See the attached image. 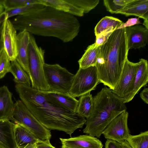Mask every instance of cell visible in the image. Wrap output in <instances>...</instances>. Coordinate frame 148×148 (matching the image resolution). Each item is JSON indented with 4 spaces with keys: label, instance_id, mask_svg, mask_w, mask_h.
<instances>
[{
    "label": "cell",
    "instance_id": "cell-6",
    "mask_svg": "<svg viewBox=\"0 0 148 148\" xmlns=\"http://www.w3.org/2000/svg\"><path fill=\"white\" fill-rule=\"evenodd\" d=\"M9 120L25 127L37 139L50 140L51 137L50 130L39 122L21 100H16L14 103Z\"/></svg>",
    "mask_w": 148,
    "mask_h": 148
},
{
    "label": "cell",
    "instance_id": "cell-37",
    "mask_svg": "<svg viewBox=\"0 0 148 148\" xmlns=\"http://www.w3.org/2000/svg\"><path fill=\"white\" fill-rule=\"evenodd\" d=\"M6 18V14L5 12L4 11L0 14V31L1 30L4 22Z\"/></svg>",
    "mask_w": 148,
    "mask_h": 148
},
{
    "label": "cell",
    "instance_id": "cell-30",
    "mask_svg": "<svg viewBox=\"0 0 148 148\" xmlns=\"http://www.w3.org/2000/svg\"><path fill=\"white\" fill-rule=\"evenodd\" d=\"M34 3H36V0H4L3 5L6 11Z\"/></svg>",
    "mask_w": 148,
    "mask_h": 148
},
{
    "label": "cell",
    "instance_id": "cell-7",
    "mask_svg": "<svg viewBox=\"0 0 148 148\" xmlns=\"http://www.w3.org/2000/svg\"><path fill=\"white\" fill-rule=\"evenodd\" d=\"M45 76L50 91L69 93L75 75L58 64L43 65Z\"/></svg>",
    "mask_w": 148,
    "mask_h": 148
},
{
    "label": "cell",
    "instance_id": "cell-21",
    "mask_svg": "<svg viewBox=\"0 0 148 148\" xmlns=\"http://www.w3.org/2000/svg\"><path fill=\"white\" fill-rule=\"evenodd\" d=\"M13 132L17 148L28 144L35 143L38 139L29 130L18 123H14Z\"/></svg>",
    "mask_w": 148,
    "mask_h": 148
},
{
    "label": "cell",
    "instance_id": "cell-23",
    "mask_svg": "<svg viewBox=\"0 0 148 148\" xmlns=\"http://www.w3.org/2000/svg\"><path fill=\"white\" fill-rule=\"evenodd\" d=\"M9 72L14 76L13 80L16 84L31 86L30 77L16 60L11 62Z\"/></svg>",
    "mask_w": 148,
    "mask_h": 148
},
{
    "label": "cell",
    "instance_id": "cell-11",
    "mask_svg": "<svg viewBox=\"0 0 148 148\" xmlns=\"http://www.w3.org/2000/svg\"><path fill=\"white\" fill-rule=\"evenodd\" d=\"M1 38L3 49L10 61L15 60L17 55L16 30L8 18L5 20L1 30Z\"/></svg>",
    "mask_w": 148,
    "mask_h": 148
},
{
    "label": "cell",
    "instance_id": "cell-9",
    "mask_svg": "<svg viewBox=\"0 0 148 148\" xmlns=\"http://www.w3.org/2000/svg\"><path fill=\"white\" fill-rule=\"evenodd\" d=\"M139 62L134 63L127 58L119 81L113 92L122 100L131 92L134 86Z\"/></svg>",
    "mask_w": 148,
    "mask_h": 148
},
{
    "label": "cell",
    "instance_id": "cell-28",
    "mask_svg": "<svg viewBox=\"0 0 148 148\" xmlns=\"http://www.w3.org/2000/svg\"><path fill=\"white\" fill-rule=\"evenodd\" d=\"M133 0H104L103 4L106 10L112 14L116 13L123 9Z\"/></svg>",
    "mask_w": 148,
    "mask_h": 148
},
{
    "label": "cell",
    "instance_id": "cell-38",
    "mask_svg": "<svg viewBox=\"0 0 148 148\" xmlns=\"http://www.w3.org/2000/svg\"><path fill=\"white\" fill-rule=\"evenodd\" d=\"M36 143L28 144L24 146L17 148H35Z\"/></svg>",
    "mask_w": 148,
    "mask_h": 148
},
{
    "label": "cell",
    "instance_id": "cell-25",
    "mask_svg": "<svg viewBox=\"0 0 148 148\" xmlns=\"http://www.w3.org/2000/svg\"><path fill=\"white\" fill-rule=\"evenodd\" d=\"M123 23L120 20L110 16L102 18L97 23L95 29V34L97 36L111 27L116 29Z\"/></svg>",
    "mask_w": 148,
    "mask_h": 148
},
{
    "label": "cell",
    "instance_id": "cell-10",
    "mask_svg": "<svg viewBox=\"0 0 148 148\" xmlns=\"http://www.w3.org/2000/svg\"><path fill=\"white\" fill-rule=\"evenodd\" d=\"M128 113L125 111L114 119L102 133L107 139L113 140L121 143L130 134L127 124Z\"/></svg>",
    "mask_w": 148,
    "mask_h": 148
},
{
    "label": "cell",
    "instance_id": "cell-31",
    "mask_svg": "<svg viewBox=\"0 0 148 148\" xmlns=\"http://www.w3.org/2000/svg\"><path fill=\"white\" fill-rule=\"evenodd\" d=\"M3 48L0 53V79L9 72L11 62Z\"/></svg>",
    "mask_w": 148,
    "mask_h": 148
},
{
    "label": "cell",
    "instance_id": "cell-4",
    "mask_svg": "<svg viewBox=\"0 0 148 148\" xmlns=\"http://www.w3.org/2000/svg\"><path fill=\"white\" fill-rule=\"evenodd\" d=\"M93 107L86 119L83 133L99 138L104 129L116 116L127 108L123 100L111 89L105 86L93 97Z\"/></svg>",
    "mask_w": 148,
    "mask_h": 148
},
{
    "label": "cell",
    "instance_id": "cell-15",
    "mask_svg": "<svg viewBox=\"0 0 148 148\" xmlns=\"http://www.w3.org/2000/svg\"><path fill=\"white\" fill-rule=\"evenodd\" d=\"M134 86L131 93L122 99L124 103L131 101L140 89L146 85L148 82V63L147 60L140 59L138 62Z\"/></svg>",
    "mask_w": 148,
    "mask_h": 148
},
{
    "label": "cell",
    "instance_id": "cell-40",
    "mask_svg": "<svg viewBox=\"0 0 148 148\" xmlns=\"http://www.w3.org/2000/svg\"><path fill=\"white\" fill-rule=\"evenodd\" d=\"M1 31H0V53L3 48V42L1 38Z\"/></svg>",
    "mask_w": 148,
    "mask_h": 148
},
{
    "label": "cell",
    "instance_id": "cell-1",
    "mask_svg": "<svg viewBox=\"0 0 148 148\" xmlns=\"http://www.w3.org/2000/svg\"><path fill=\"white\" fill-rule=\"evenodd\" d=\"M15 88L21 100L47 129L63 131L71 136L85 124V118L45 97L39 90L21 84H16Z\"/></svg>",
    "mask_w": 148,
    "mask_h": 148
},
{
    "label": "cell",
    "instance_id": "cell-27",
    "mask_svg": "<svg viewBox=\"0 0 148 148\" xmlns=\"http://www.w3.org/2000/svg\"><path fill=\"white\" fill-rule=\"evenodd\" d=\"M45 6L37 3L29 4L21 8L4 11L6 13L7 18L15 15H20L29 14L36 11Z\"/></svg>",
    "mask_w": 148,
    "mask_h": 148
},
{
    "label": "cell",
    "instance_id": "cell-20",
    "mask_svg": "<svg viewBox=\"0 0 148 148\" xmlns=\"http://www.w3.org/2000/svg\"><path fill=\"white\" fill-rule=\"evenodd\" d=\"M14 103L12 93L6 86L0 87V119H8L12 111Z\"/></svg>",
    "mask_w": 148,
    "mask_h": 148
},
{
    "label": "cell",
    "instance_id": "cell-2",
    "mask_svg": "<svg viewBox=\"0 0 148 148\" xmlns=\"http://www.w3.org/2000/svg\"><path fill=\"white\" fill-rule=\"evenodd\" d=\"M11 22L16 30L56 37L65 43L72 41L78 35L80 26L75 16L46 6L32 13L18 15Z\"/></svg>",
    "mask_w": 148,
    "mask_h": 148
},
{
    "label": "cell",
    "instance_id": "cell-14",
    "mask_svg": "<svg viewBox=\"0 0 148 148\" xmlns=\"http://www.w3.org/2000/svg\"><path fill=\"white\" fill-rule=\"evenodd\" d=\"M29 34V32L25 30L20 31L17 34V55L16 60L30 78L28 58Z\"/></svg>",
    "mask_w": 148,
    "mask_h": 148
},
{
    "label": "cell",
    "instance_id": "cell-39",
    "mask_svg": "<svg viewBox=\"0 0 148 148\" xmlns=\"http://www.w3.org/2000/svg\"><path fill=\"white\" fill-rule=\"evenodd\" d=\"M121 143L122 145L123 148H132L126 140H124Z\"/></svg>",
    "mask_w": 148,
    "mask_h": 148
},
{
    "label": "cell",
    "instance_id": "cell-34",
    "mask_svg": "<svg viewBox=\"0 0 148 148\" xmlns=\"http://www.w3.org/2000/svg\"><path fill=\"white\" fill-rule=\"evenodd\" d=\"M35 148H56L50 143V140H41L38 139L36 143Z\"/></svg>",
    "mask_w": 148,
    "mask_h": 148
},
{
    "label": "cell",
    "instance_id": "cell-3",
    "mask_svg": "<svg viewBox=\"0 0 148 148\" xmlns=\"http://www.w3.org/2000/svg\"><path fill=\"white\" fill-rule=\"evenodd\" d=\"M125 28L114 30L100 46L95 65L99 82L113 90L117 84L127 58Z\"/></svg>",
    "mask_w": 148,
    "mask_h": 148
},
{
    "label": "cell",
    "instance_id": "cell-18",
    "mask_svg": "<svg viewBox=\"0 0 148 148\" xmlns=\"http://www.w3.org/2000/svg\"><path fill=\"white\" fill-rule=\"evenodd\" d=\"M36 3L50 6L74 16L81 17L84 14L82 10L67 0H36Z\"/></svg>",
    "mask_w": 148,
    "mask_h": 148
},
{
    "label": "cell",
    "instance_id": "cell-33",
    "mask_svg": "<svg viewBox=\"0 0 148 148\" xmlns=\"http://www.w3.org/2000/svg\"><path fill=\"white\" fill-rule=\"evenodd\" d=\"M141 23L139 17L129 18L125 23H123L120 26L117 27L116 29L124 28Z\"/></svg>",
    "mask_w": 148,
    "mask_h": 148
},
{
    "label": "cell",
    "instance_id": "cell-13",
    "mask_svg": "<svg viewBox=\"0 0 148 148\" xmlns=\"http://www.w3.org/2000/svg\"><path fill=\"white\" fill-rule=\"evenodd\" d=\"M60 139L61 148H103V146L99 139L88 134Z\"/></svg>",
    "mask_w": 148,
    "mask_h": 148
},
{
    "label": "cell",
    "instance_id": "cell-17",
    "mask_svg": "<svg viewBox=\"0 0 148 148\" xmlns=\"http://www.w3.org/2000/svg\"><path fill=\"white\" fill-rule=\"evenodd\" d=\"M116 14L127 16L134 15L144 20H148V0H133Z\"/></svg>",
    "mask_w": 148,
    "mask_h": 148
},
{
    "label": "cell",
    "instance_id": "cell-42",
    "mask_svg": "<svg viewBox=\"0 0 148 148\" xmlns=\"http://www.w3.org/2000/svg\"><path fill=\"white\" fill-rule=\"evenodd\" d=\"M0 148H7L5 146L0 144Z\"/></svg>",
    "mask_w": 148,
    "mask_h": 148
},
{
    "label": "cell",
    "instance_id": "cell-26",
    "mask_svg": "<svg viewBox=\"0 0 148 148\" xmlns=\"http://www.w3.org/2000/svg\"><path fill=\"white\" fill-rule=\"evenodd\" d=\"M126 140L132 148H148V131L135 135L130 134Z\"/></svg>",
    "mask_w": 148,
    "mask_h": 148
},
{
    "label": "cell",
    "instance_id": "cell-41",
    "mask_svg": "<svg viewBox=\"0 0 148 148\" xmlns=\"http://www.w3.org/2000/svg\"><path fill=\"white\" fill-rule=\"evenodd\" d=\"M4 10L3 5L0 4V14L4 11Z\"/></svg>",
    "mask_w": 148,
    "mask_h": 148
},
{
    "label": "cell",
    "instance_id": "cell-5",
    "mask_svg": "<svg viewBox=\"0 0 148 148\" xmlns=\"http://www.w3.org/2000/svg\"><path fill=\"white\" fill-rule=\"evenodd\" d=\"M45 53L44 50L38 46L34 36L30 33L28 58L31 87L40 91H50V88L44 71Z\"/></svg>",
    "mask_w": 148,
    "mask_h": 148
},
{
    "label": "cell",
    "instance_id": "cell-36",
    "mask_svg": "<svg viewBox=\"0 0 148 148\" xmlns=\"http://www.w3.org/2000/svg\"><path fill=\"white\" fill-rule=\"evenodd\" d=\"M140 96L143 101L146 104H148V88H145L140 92Z\"/></svg>",
    "mask_w": 148,
    "mask_h": 148
},
{
    "label": "cell",
    "instance_id": "cell-24",
    "mask_svg": "<svg viewBox=\"0 0 148 148\" xmlns=\"http://www.w3.org/2000/svg\"><path fill=\"white\" fill-rule=\"evenodd\" d=\"M93 107V97L90 92L79 97L76 113L87 119L90 115Z\"/></svg>",
    "mask_w": 148,
    "mask_h": 148
},
{
    "label": "cell",
    "instance_id": "cell-35",
    "mask_svg": "<svg viewBox=\"0 0 148 148\" xmlns=\"http://www.w3.org/2000/svg\"><path fill=\"white\" fill-rule=\"evenodd\" d=\"M105 146V148H123L121 143L110 139H107Z\"/></svg>",
    "mask_w": 148,
    "mask_h": 148
},
{
    "label": "cell",
    "instance_id": "cell-32",
    "mask_svg": "<svg viewBox=\"0 0 148 148\" xmlns=\"http://www.w3.org/2000/svg\"><path fill=\"white\" fill-rule=\"evenodd\" d=\"M115 29H116L111 27L96 36V40L95 42L96 45L99 46L104 44L107 41L112 32Z\"/></svg>",
    "mask_w": 148,
    "mask_h": 148
},
{
    "label": "cell",
    "instance_id": "cell-19",
    "mask_svg": "<svg viewBox=\"0 0 148 148\" xmlns=\"http://www.w3.org/2000/svg\"><path fill=\"white\" fill-rule=\"evenodd\" d=\"M14 125L8 119H0V144L7 148H17L13 134Z\"/></svg>",
    "mask_w": 148,
    "mask_h": 148
},
{
    "label": "cell",
    "instance_id": "cell-29",
    "mask_svg": "<svg viewBox=\"0 0 148 148\" xmlns=\"http://www.w3.org/2000/svg\"><path fill=\"white\" fill-rule=\"evenodd\" d=\"M71 3L82 10L84 13L88 12L94 8L99 2V0H67Z\"/></svg>",
    "mask_w": 148,
    "mask_h": 148
},
{
    "label": "cell",
    "instance_id": "cell-22",
    "mask_svg": "<svg viewBox=\"0 0 148 148\" xmlns=\"http://www.w3.org/2000/svg\"><path fill=\"white\" fill-rule=\"evenodd\" d=\"M100 46L95 43L89 45L78 61L79 68H86L95 66L99 53Z\"/></svg>",
    "mask_w": 148,
    "mask_h": 148
},
{
    "label": "cell",
    "instance_id": "cell-16",
    "mask_svg": "<svg viewBox=\"0 0 148 148\" xmlns=\"http://www.w3.org/2000/svg\"><path fill=\"white\" fill-rule=\"evenodd\" d=\"M40 92L44 96L53 101L76 113L78 100L69 93H63L51 91H40Z\"/></svg>",
    "mask_w": 148,
    "mask_h": 148
},
{
    "label": "cell",
    "instance_id": "cell-8",
    "mask_svg": "<svg viewBox=\"0 0 148 148\" xmlns=\"http://www.w3.org/2000/svg\"><path fill=\"white\" fill-rule=\"evenodd\" d=\"M99 82L95 66L86 68H79L75 75L69 93L75 97H79L95 89Z\"/></svg>",
    "mask_w": 148,
    "mask_h": 148
},
{
    "label": "cell",
    "instance_id": "cell-12",
    "mask_svg": "<svg viewBox=\"0 0 148 148\" xmlns=\"http://www.w3.org/2000/svg\"><path fill=\"white\" fill-rule=\"evenodd\" d=\"M127 49H140L148 43V29L144 26L136 25L125 28Z\"/></svg>",
    "mask_w": 148,
    "mask_h": 148
}]
</instances>
